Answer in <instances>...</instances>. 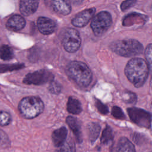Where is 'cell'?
Masks as SVG:
<instances>
[{"instance_id": "e0dca14e", "label": "cell", "mask_w": 152, "mask_h": 152, "mask_svg": "<svg viewBox=\"0 0 152 152\" xmlns=\"http://www.w3.org/2000/svg\"><path fill=\"white\" fill-rule=\"evenodd\" d=\"M88 136L90 142L93 144L99 137L100 132V126L96 122H91L87 126Z\"/></svg>"}, {"instance_id": "5b68a950", "label": "cell", "mask_w": 152, "mask_h": 152, "mask_svg": "<svg viewBox=\"0 0 152 152\" xmlns=\"http://www.w3.org/2000/svg\"><path fill=\"white\" fill-rule=\"evenodd\" d=\"M110 14L103 11L96 14L91 22V28L96 36H100L103 34L109 28L112 24Z\"/></svg>"}, {"instance_id": "cb8c5ba5", "label": "cell", "mask_w": 152, "mask_h": 152, "mask_svg": "<svg viewBox=\"0 0 152 152\" xmlns=\"http://www.w3.org/2000/svg\"><path fill=\"white\" fill-rule=\"evenodd\" d=\"M48 90L51 93L58 94L61 91V86L58 82L53 80L50 82L48 87Z\"/></svg>"}, {"instance_id": "603a6c76", "label": "cell", "mask_w": 152, "mask_h": 152, "mask_svg": "<svg viewBox=\"0 0 152 152\" xmlns=\"http://www.w3.org/2000/svg\"><path fill=\"white\" fill-rule=\"evenodd\" d=\"M11 118L10 115L4 111H0V125L6 126L11 122Z\"/></svg>"}, {"instance_id": "9a60e30c", "label": "cell", "mask_w": 152, "mask_h": 152, "mask_svg": "<svg viewBox=\"0 0 152 152\" xmlns=\"http://www.w3.org/2000/svg\"><path fill=\"white\" fill-rule=\"evenodd\" d=\"M50 3L52 10L59 14L66 15L69 14L71 11V7L66 1L56 0L51 1Z\"/></svg>"}, {"instance_id": "6da1fadb", "label": "cell", "mask_w": 152, "mask_h": 152, "mask_svg": "<svg viewBox=\"0 0 152 152\" xmlns=\"http://www.w3.org/2000/svg\"><path fill=\"white\" fill-rule=\"evenodd\" d=\"M148 72L149 66L142 58L131 59L125 68V75L135 87H140L144 85L148 77Z\"/></svg>"}, {"instance_id": "8992f818", "label": "cell", "mask_w": 152, "mask_h": 152, "mask_svg": "<svg viewBox=\"0 0 152 152\" xmlns=\"http://www.w3.org/2000/svg\"><path fill=\"white\" fill-rule=\"evenodd\" d=\"M61 41L65 50L70 53L76 52L81 45L79 32L72 28H68L63 31Z\"/></svg>"}, {"instance_id": "7402d4cb", "label": "cell", "mask_w": 152, "mask_h": 152, "mask_svg": "<svg viewBox=\"0 0 152 152\" xmlns=\"http://www.w3.org/2000/svg\"><path fill=\"white\" fill-rule=\"evenodd\" d=\"M59 152H75V148L74 142L72 140L65 141L61 146Z\"/></svg>"}, {"instance_id": "4fadbf2b", "label": "cell", "mask_w": 152, "mask_h": 152, "mask_svg": "<svg viewBox=\"0 0 152 152\" xmlns=\"http://www.w3.org/2000/svg\"><path fill=\"white\" fill-rule=\"evenodd\" d=\"M26 24L24 18L20 15H14L11 17L6 23L8 29L12 31H18L24 28Z\"/></svg>"}, {"instance_id": "d4e9b609", "label": "cell", "mask_w": 152, "mask_h": 152, "mask_svg": "<svg viewBox=\"0 0 152 152\" xmlns=\"http://www.w3.org/2000/svg\"><path fill=\"white\" fill-rule=\"evenodd\" d=\"M112 115L113 117L116 119H125V116L122 112V109L118 106H113L112 109Z\"/></svg>"}, {"instance_id": "3957f363", "label": "cell", "mask_w": 152, "mask_h": 152, "mask_svg": "<svg viewBox=\"0 0 152 152\" xmlns=\"http://www.w3.org/2000/svg\"><path fill=\"white\" fill-rule=\"evenodd\" d=\"M109 48L116 54L124 57H131L140 55L143 50L142 45L134 39L116 40L111 43Z\"/></svg>"}, {"instance_id": "8fae6325", "label": "cell", "mask_w": 152, "mask_h": 152, "mask_svg": "<svg viewBox=\"0 0 152 152\" xmlns=\"http://www.w3.org/2000/svg\"><path fill=\"white\" fill-rule=\"evenodd\" d=\"M66 122L69 128L72 130L76 141L78 143H81L83 141V134L81 132V125L77 118L69 116L66 119Z\"/></svg>"}, {"instance_id": "d6986e66", "label": "cell", "mask_w": 152, "mask_h": 152, "mask_svg": "<svg viewBox=\"0 0 152 152\" xmlns=\"http://www.w3.org/2000/svg\"><path fill=\"white\" fill-rule=\"evenodd\" d=\"M113 139V135L112 129L110 128V126L106 125V126L103 131V132L100 138V141L103 144L106 145L109 144L111 141H112Z\"/></svg>"}, {"instance_id": "30bf717a", "label": "cell", "mask_w": 152, "mask_h": 152, "mask_svg": "<svg viewBox=\"0 0 152 152\" xmlns=\"http://www.w3.org/2000/svg\"><path fill=\"white\" fill-rule=\"evenodd\" d=\"M37 26L39 31L43 34H49L53 33L56 27V23L53 20L45 17L38 18Z\"/></svg>"}, {"instance_id": "ba28073f", "label": "cell", "mask_w": 152, "mask_h": 152, "mask_svg": "<svg viewBox=\"0 0 152 152\" xmlns=\"http://www.w3.org/2000/svg\"><path fill=\"white\" fill-rule=\"evenodd\" d=\"M53 80V75L52 72L46 69H40L27 74L23 80V83L29 85H42Z\"/></svg>"}, {"instance_id": "f546056e", "label": "cell", "mask_w": 152, "mask_h": 152, "mask_svg": "<svg viewBox=\"0 0 152 152\" xmlns=\"http://www.w3.org/2000/svg\"><path fill=\"white\" fill-rule=\"evenodd\" d=\"M132 140L137 143V144H140L143 142V138H142V135H140L139 134H135L132 137Z\"/></svg>"}, {"instance_id": "f1b7e54d", "label": "cell", "mask_w": 152, "mask_h": 152, "mask_svg": "<svg viewBox=\"0 0 152 152\" xmlns=\"http://www.w3.org/2000/svg\"><path fill=\"white\" fill-rule=\"evenodd\" d=\"M137 2L136 1H133V0H131V1H124L121 5V8L122 9V11H125L127 9L131 8V7H132L133 5H134V4Z\"/></svg>"}, {"instance_id": "484cf974", "label": "cell", "mask_w": 152, "mask_h": 152, "mask_svg": "<svg viewBox=\"0 0 152 152\" xmlns=\"http://www.w3.org/2000/svg\"><path fill=\"white\" fill-rule=\"evenodd\" d=\"M96 106L98 110L99 111V112H100L101 113L106 115L109 112V110H108L107 106L104 104L103 103H102L99 100H96Z\"/></svg>"}, {"instance_id": "7c38bea8", "label": "cell", "mask_w": 152, "mask_h": 152, "mask_svg": "<svg viewBox=\"0 0 152 152\" xmlns=\"http://www.w3.org/2000/svg\"><path fill=\"white\" fill-rule=\"evenodd\" d=\"M38 5V1L22 0L20 2V11L23 15L28 16L36 11Z\"/></svg>"}, {"instance_id": "7a4b0ae2", "label": "cell", "mask_w": 152, "mask_h": 152, "mask_svg": "<svg viewBox=\"0 0 152 152\" xmlns=\"http://www.w3.org/2000/svg\"><path fill=\"white\" fill-rule=\"evenodd\" d=\"M66 72L72 81L82 87L88 86L93 78L92 72L88 66L80 61L69 63L66 68Z\"/></svg>"}, {"instance_id": "52a82bcc", "label": "cell", "mask_w": 152, "mask_h": 152, "mask_svg": "<svg viewBox=\"0 0 152 152\" xmlns=\"http://www.w3.org/2000/svg\"><path fill=\"white\" fill-rule=\"evenodd\" d=\"M127 112L131 120L141 127L150 128L151 127V115L148 112L140 108L129 107Z\"/></svg>"}, {"instance_id": "44dd1931", "label": "cell", "mask_w": 152, "mask_h": 152, "mask_svg": "<svg viewBox=\"0 0 152 152\" xmlns=\"http://www.w3.org/2000/svg\"><path fill=\"white\" fill-rule=\"evenodd\" d=\"M23 67H24V65L21 64H1L0 65V73L17 70Z\"/></svg>"}, {"instance_id": "4dcf8cb0", "label": "cell", "mask_w": 152, "mask_h": 152, "mask_svg": "<svg viewBox=\"0 0 152 152\" xmlns=\"http://www.w3.org/2000/svg\"><path fill=\"white\" fill-rule=\"evenodd\" d=\"M55 152H59V150H56Z\"/></svg>"}, {"instance_id": "277c9868", "label": "cell", "mask_w": 152, "mask_h": 152, "mask_svg": "<svg viewBox=\"0 0 152 152\" xmlns=\"http://www.w3.org/2000/svg\"><path fill=\"white\" fill-rule=\"evenodd\" d=\"M21 115L26 119H32L39 115L44 109V104L38 97L28 96L23 98L18 104Z\"/></svg>"}, {"instance_id": "4316f807", "label": "cell", "mask_w": 152, "mask_h": 152, "mask_svg": "<svg viewBox=\"0 0 152 152\" xmlns=\"http://www.w3.org/2000/svg\"><path fill=\"white\" fill-rule=\"evenodd\" d=\"M124 100L129 103H134L137 100V97L134 93L126 92L124 94Z\"/></svg>"}, {"instance_id": "ac0fdd59", "label": "cell", "mask_w": 152, "mask_h": 152, "mask_svg": "<svg viewBox=\"0 0 152 152\" xmlns=\"http://www.w3.org/2000/svg\"><path fill=\"white\" fill-rule=\"evenodd\" d=\"M67 110L74 115H78L82 111V106L80 101L73 97H69L67 103Z\"/></svg>"}, {"instance_id": "5bb4252c", "label": "cell", "mask_w": 152, "mask_h": 152, "mask_svg": "<svg viewBox=\"0 0 152 152\" xmlns=\"http://www.w3.org/2000/svg\"><path fill=\"white\" fill-rule=\"evenodd\" d=\"M67 132V129L65 126L61 127L53 132L52 139L55 147H61L64 144L66 138Z\"/></svg>"}, {"instance_id": "9c48e42d", "label": "cell", "mask_w": 152, "mask_h": 152, "mask_svg": "<svg viewBox=\"0 0 152 152\" xmlns=\"http://www.w3.org/2000/svg\"><path fill=\"white\" fill-rule=\"evenodd\" d=\"M96 11L94 8H91L82 11L77 14L72 20L73 26L77 27H82L87 24L93 17Z\"/></svg>"}, {"instance_id": "2e32d148", "label": "cell", "mask_w": 152, "mask_h": 152, "mask_svg": "<svg viewBox=\"0 0 152 152\" xmlns=\"http://www.w3.org/2000/svg\"><path fill=\"white\" fill-rule=\"evenodd\" d=\"M117 152H136L133 144L126 137H121L118 142Z\"/></svg>"}, {"instance_id": "83f0119b", "label": "cell", "mask_w": 152, "mask_h": 152, "mask_svg": "<svg viewBox=\"0 0 152 152\" xmlns=\"http://www.w3.org/2000/svg\"><path fill=\"white\" fill-rule=\"evenodd\" d=\"M145 56L149 64L148 66H150L151 64V43L149 44L145 49Z\"/></svg>"}, {"instance_id": "ffe728a7", "label": "cell", "mask_w": 152, "mask_h": 152, "mask_svg": "<svg viewBox=\"0 0 152 152\" xmlns=\"http://www.w3.org/2000/svg\"><path fill=\"white\" fill-rule=\"evenodd\" d=\"M14 56L12 49L7 45H4L0 48V58L4 60H10Z\"/></svg>"}]
</instances>
